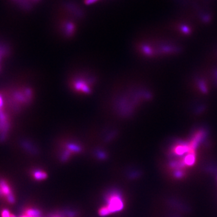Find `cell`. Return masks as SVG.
Returning a JSON list of instances; mask_svg holds the SVG:
<instances>
[{"label": "cell", "instance_id": "cell-1", "mask_svg": "<svg viewBox=\"0 0 217 217\" xmlns=\"http://www.w3.org/2000/svg\"><path fill=\"white\" fill-rule=\"evenodd\" d=\"M151 98L149 90L124 74L106 87L98 108L103 119L121 126L134 118L142 104Z\"/></svg>", "mask_w": 217, "mask_h": 217}, {"label": "cell", "instance_id": "cell-2", "mask_svg": "<svg viewBox=\"0 0 217 217\" xmlns=\"http://www.w3.org/2000/svg\"><path fill=\"white\" fill-rule=\"evenodd\" d=\"M64 82L66 91L71 97L78 100H86L98 90L101 75L94 66L78 62L68 68Z\"/></svg>", "mask_w": 217, "mask_h": 217}, {"label": "cell", "instance_id": "cell-3", "mask_svg": "<svg viewBox=\"0 0 217 217\" xmlns=\"http://www.w3.org/2000/svg\"><path fill=\"white\" fill-rule=\"evenodd\" d=\"M106 201L108 205L106 206L108 208L110 214L120 212L124 208V203L121 194L116 191L110 193L108 195Z\"/></svg>", "mask_w": 217, "mask_h": 217}, {"label": "cell", "instance_id": "cell-4", "mask_svg": "<svg viewBox=\"0 0 217 217\" xmlns=\"http://www.w3.org/2000/svg\"><path fill=\"white\" fill-rule=\"evenodd\" d=\"M0 198H4L9 204L15 202V197L10 185L4 178H0Z\"/></svg>", "mask_w": 217, "mask_h": 217}, {"label": "cell", "instance_id": "cell-5", "mask_svg": "<svg viewBox=\"0 0 217 217\" xmlns=\"http://www.w3.org/2000/svg\"><path fill=\"white\" fill-rule=\"evenodd\" d=\"M24 214L31 217H40L41 215V212L35 208H28L25 211Z\"/></svg>", "mask_w": 217, "mask_h": 217}, {"label": "cell", "instance_id": "cell-6", "mask_svg": "<svg viewBox=\"0 0 217 217\" xmlns=\"http://www.w3.org/2000/svg\"><path fill=\"white\" fill-rule=\"evenodd\" d=\"M33 177L38 180H42L43 179H45L47 177V174L41 170H35L33 173Z\"/></svg>", "mask_w": 217, "mask_h": 217}, {"label": "cell", "instance_id": "cell-7", "mask_svg": "<svg viewBox=\"0 0 217 217\" xmlns=\"http://www.w3.org/2000/svg\"><path fill=\"white\" fill-rule=\"evenodd\" d=\"M110 214V212L108 208L106 206L102 207L99 211V214L101 217L107 216V215H108Z\"/></svg>", "mask_w": 217, "mask_h": 217}, {"label": "cell", "instance_id": "cell-8", "mask_svg": "<svg viewBox=\"0 0 217 217\" xmlns=\"http://www.w3.org/2000/svg\"><path fill=\"white\" fill-rule=\"evenodd\" d=\"M12 214L7 209H3L0 212L1 217H12Z\"/></svg>", "mask_w": 217, "mask_h": 217}, {"label": "cell", "instance_id": "cell-9", "mask_svg": "<svg viewBox=\"0 0 217 217\" xmlns=\"http://www.w3.org/2000/svg\"><path fill=\"white\" fill-rule=\"evenodd\" d=\"M180 29H181V30H182L184 33H189L190 32V29H189V28L188 26L185 25H182Z\"/></svg>", "mask_w": 217, "mask_h": 217}, {"label": "cell", "instance_id": "cell-10", "mask_svg": "<svg viewBox=\"0 0 217 217\" xmlns=\"http://www.w3.org/2000/svg\"><path fill=\"white\" fill-rule=\"evenodd\" d=\"M97 0H85V4H87V5H89V4H92V3H94V2H95V1H97Z\"/></svg>", "mask_w": 217, "mask_h": 217}, {"label": "cell", "instance_id": "cell-11", "mask_svg": "<svg viewBox=\"0 0 217 217\" xmlns=\"http://www.w3.org/2000/svg\"><path fill=\"white\" fill-rule=\"evenodd\" d=\"M12 217H16V216H15V215H13V214H12Z\"/></svg>", "mask_w": 217, "mask_h": 217}]
</instances>
